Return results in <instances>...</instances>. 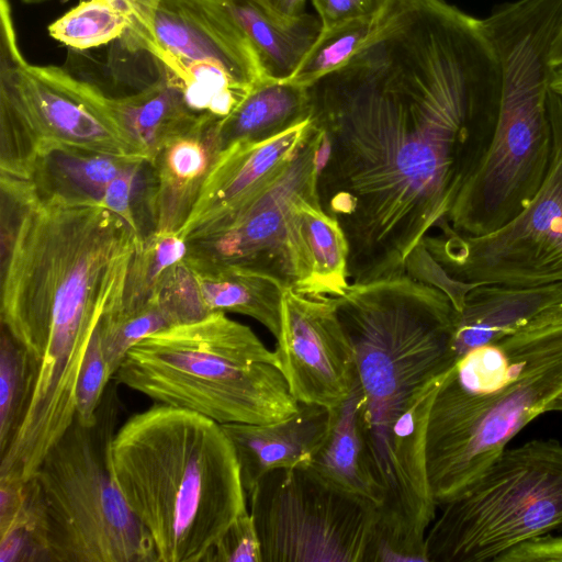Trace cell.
Listing matches in <instances>:
<instances>
[{"label":"cell","instance_id":"1","mask_svg":"<svg viewBox=\"0 0 562 562\" xmlns=\"http://www.w3.org/2000/svg\"><path fill=\"white\" fill-rule=\"evenodd\" d=\"M368 40L307 86L322 209L351 283L402 274L443 222L494 126L502 75L481 24L445 0H376Z\"/></svg>","mask_w":562,"mask_h":562},{"label":"cell","instance_id":"2","mask_svg":"<svg viewBox=\"0 0 562 562\" xmlns=\"http://www.w3.org/2000/svg\"><path fill=\"white\" fill-rule=\"evenodd\" d=\"M1 327L36 367L11 448L38 462L76 416V385L101 319L120 308L144 237L97 200L1 191Z\"/></svg>","mask_w":562,"mask_h":562},{"label":"cell","instance_id":"3","mask_svg":"<svg viewBox=\"0 0 562 562\" xmlns=\"http://www.w3.org/2000/svg\"><path fill=\"white\" fill-rule=\"evenodd\" d=\"M362 389L361 425L383 490L374 544L391 562H427L436 517L426 469L435 395L454 366L456 308L441 289L407 272L350 283L335 296Z\"/></svg>","mask_w":562,"mask_h":562},{"label":"cell","instance_id":"4","mask_svg":"<svg viewBox=\"0 0 562 562\" xmlns=\"http://www.w3.org/2000/svg\"><path fill=\"white\" fill-rule=\"evenodd\" d=\"M105 459L158 562H204L248 510L231 440L221 424L198 413L156 403L111 435Z\"/></svg>","mask_w":562,"mask_h":562},{"label":"cell","instance_id":"5","mask_svg":"<svg viewBox=\"0 0 562 562\" xmlns=\"http://www.w3.org/2000/svg\"><path fill=\"white\" fill-rule=\"evenodd\" d=\"M562 393V301L465 353L428 418L426 469L438 506L459 494Z\"/></svg>","mask_w":562,"mask_h":562},{"label":"cell","instance_id":"6","mask_svg":"<svg viewBox=\"0 0 562 562\" xmlns=\"http://www.w3.org/2000/svg\"><path fill=\"white\" fill-rule=\"evenodd\" d=\"M499 61L497 116L448 215L462 235L488 234L516 216L547 177L553 151L550 52L562 0H516L481 20Z\"/></svg>","mask_w":562,"mask_h":562},{"label":"cell","instance_id":"7","mask_svg":"<svg viewBox=\"0 0 562 562\" xmlns=\"http://www.w3.org/2000/svg\"><path fill=\"white\" fill-rule=\"evenodd\" d=\"M113 379L157 404L218 424H267L299 409L276 351L224 312L156 331L134 345Z\"/></svg>","mask_w":562,"mask_h":562},{"label":"cell","instance_id":"8","mask_svg":"<svg viewBox=\"0 0 562 562\" xmlns=\"http://www.w3.org/2000/svg\"><path fill=\"white\" fill-rule=\"evenodd\" d=\"M0 178L27 181L55 153L149 164L144 146L114 114L110 97L20 50L9 0H0Z\"/></svg>","mask_w":562,"mask_h":562},{"label":"cell","instance_id":"9","mask_svg":"<svg viewBox=\"0 0 562 562\" xmlns=\"http://www.w3.org/2000/svg\"><path fill=\"white\" fill-rule=\"evenodd\" d=\"M75 417L27 481L45 562H158L115 485L101 436Z\"/></svg>","mask_w":562,"mask_h":562},{"label":"cell","instance_id":"10","mask_svg":"<svg viewBox=\"0 0 562 562\" xmlns=\"http://www.w3.org/2000/svg\"><path fill=\"white\" fill-rule=\"evenodd\" d=\"M440 507L426 533L427 562H494L528 539L562 531V442L505 448Z\"/></svg>","mask_w":562,"mask_h":562},{"label":"cell","instance_id":"11","mask_svg":"<svg viewBox=\"0 0 562 562\" xmlns=\"http://www.w3.org/2000/svg\"><path fill=\"white\" fill-rule=\"evenodd\" d=\"M312 121V120H311ZM323 134L312 122L294 155L233 207L188 256L243 267L311 294L313 262L300 215L318 199Z\"/></svg>","mask_w":562,"mask_h":562},{"label":"cell","instance_id":"12","mask_svg":"<svg viewBox=\"0 0 562 562\" xmlns=\"http://www.w3.org/2000/svg\"><path fill=\"white\" fill-rule=\"evenodd\" d=\"M136 50L154 57L194 112L218 121L267 77L227 0H161Z\"/></svg>","mask_w":562,"mask_h":562},{"label":"cell","instance_id":"13","mask_svg":"<svg viewBox=\"0 0 562 562\" xmlns=\"http://www.w3.org/2000/svg\"><path fill=\"white\" fill-rule=\"evenodd\" d=\"M262 562H366L378 506L310 467L273 470L248 494Z\"/></svg>","mask_w":562,"mask_h":562},{"label":"cell","instance_id":"14","mask_svg":"<svg viewBox=\"0 0 562 562\" xmlns=\"http://www.w3.org/2000/svg\"><path fill=\"white\" fill-rule=\"evenodd\" d=\"M553 151L541 187L499 228L470 236L443 222L424 245L446 273L460 282L541 285L562 282V98L549 91Z\"/></svg>","mask_w":562,"mask_h":562},{"label":"cell","instance_id":"15","mask_svg":"<svg viewBox=\"0 0 562 562\" xmlns=\"http://www.w3.org/2000/svg\"><path fill=\"white\" fill-rule=\"evenodd\" d=\"M277 342L281 371L299 403L333 408L347 398L358 371L335 296L286 288Z\"/></svg>","mask_w":562,"mask_h":562},{"label":"cell","instance_id":"16","mask_svg":"<svg viewBox=\"0 0 562 562\" xmlns=\"http://www.w3.org/2000/svg\"><path fill=\"white\" fill-rule=\"evenodd\" d=\"M311 117L273 137L236 140L217 154L193 207L178 234L191 243L206 236L244 198L297 150Z\"/></svg>","mask_w":562,"mask_h":562},{"label":"cell","instance_id":"17","mask_svg":"<svg viewBox=\"0 0 562 562\" xmlns=\"http://www.w3.org/2000/svg\"><path fill=\"white\" fill-rule=\"evenodd\" d=\"M329 419V408L299 403L295 414L279 422L221 424L235 450L246 493L273 470L310 467Z\"/></svg>","mask_w":562,"mask_h":562},{"label":"cell","instance_id":"18","mask_svg":"<svg viewBox=\"0 0 562 562\" xmlns=\"http://www.w3.org/2000/svg\"><path fill=\"white\" fill-rule=\"evenodd\" d=\"M562 301V282L541 285L477 283L456 311L449 340L454 362L469 351L519 329Z\"/></svg>","mask_w":562,"mask_h":562},{"label":"cell","instance_id":"19","mask_svg":"<svg viewBox=\"0 0 562 562\" xmlns=\"http://www.w3.org/2000/svg\"><path fill=\"white\" fill-rule=\"evenodd\" d=\"M215 119L169 142L150 165L148 204L158 232H178L189 216L222 144Z\"/></svg>","mask_w":562,"mask_h":562},{"label":"cell","instance_id":"20","mask_svg":"<svg viewBox=\"0 0 562 562\" xmlns=\"http://www.w3.org/2000/svg\"><path fill=\"white\" fill-rule=\"evenodd\" d=\"M200 304L206 314L237 313L263 325L276 339L281 331L285 288L270 277L235 265L186 256Z\"/></svg>","mask_w":562,"mask_h":562},{"label":"cell","instance_id":"21","mask_svg":"<svg viewBox=\"0 0 562 562\" xmlns=\"http://www.w3.org/2000/svg\"><path fill=\"white\" fill-rule=\"evenodd\" d=\"M362 389L359 378L339 405L329 408L326 437L310 468L337 487L373 502L383 501L361 425Z\"/></svg>","mask_w":562,"mask_h":562},{"label":"cell","instance_id":"22","mask_svg":"<svg viewBox=\"0 0 562 562\" xmlns=\"http://www.w3.org/2000/svg\"><path fill=\"white\" fill-rule=\"evenodd\" d=\"M269 78L290 79L322 30L318 16H279L258 0H227Z\"/></svg>","mask_w":562,"mask_h":562},{"label":"cell","instance_id":"23","mask_svg":"<svg viewBox=\"0 0 562 562\" xmlns=\"http://www.w3.org/2000/svg\"><path fill=\"white\" fill-rule=\"evenodd\" d=\"M110 104L120 122L147 150L148 165L169 142L212 117L194 112L164 75L135 93L110 97Z\"/></svg>","mask_w":562,"mask_h":562},{"label":"cell","instance_id":"24","mask_svg":"<svg viewBox=\"0 0 562 562\" xmlns=\"http://www.w3.org/2000/svg\"><path fill=\"white\" fill-rule=\"evenodd\" d=\"M307 86L262 78L225 119L217 122L222 148L236 140H263L308 120Z\"/></svg>","mask_w":562,"mask_h":562},{"label":"cell","instance_id":"25","mask_svg":"<svg viewBox=\"0 0 562 562\" xmlns=\"http://www.w3.org/2000/svg\"><path fill=\"white\" fill-rule=\"evenodd\" d=\"M130 164L137 162L86 153H55L40 161L27 182L38 194L99 201L109 183Z\"/></svg>","mask_w":562,"mask_h":562},{"label":"cell","instance_id":"26","mask_svg":"<svg viewBox=\"0 0 562 562\" xmlns=\"http://www.w3.org/2000/svg\"><path fill=\"white\" fill-rule=\"evenodd\" d=\"M300 215L313 262L311 295H342L350 283L349 245L341 226L318 199L303 201Z\"/></svg>","mask_w":562,"mask_h":562},{"label":"cell","instance_id":"27","mask_svg":"<svg viewBox=\"0 0 562 562\" xmlns=\"http://www.w3.org/2000/svg\"><path fill=\"white\" fill-rule=\"evenodd\" d=\"M188 250V243L177 232L153 231L144 237L131 263L123 302L115 312H133L148 304Z\"/></svg>","mask_w":562,"mask_h":562},{"label":"cell","instance_id":"28","mask_svg":"<svg viewBox=\"0 0 562 562\" xmlns=\"http://www.w3.org/2000/svg\"><path fill=\"white\" fill-rule=\"evenodd\" d=\"M132 22L115 0H81L49 24V35L75 49L99 47L123 38Z\"/></svg>","mask_w":562,"mask_h":562},{"label":"cell","instance_id":"29","mask_svg":"<svg viewBox=\"0 0 562 562\" xmlns=\"http://www.w3.org/2000/svg\"><path fill=\"white\" fill-rule=\"evenodd\" d=\"M36 367L27 352L1 327L0 453L18 432L34 390Z\"/></svg>","mask_w":562,"mask_h":562},{"label":"cell","instance_id":"30","mask_svg":"<svg viewBox=\"0 0 562 562\" xmlns=\"http://www.w3.org/2000/svg\"><path fill=\"white\" fill-rule=\"evenodd\" d=\"M378 11L328 29H322L311 49L290 78L310 86L345 63L371 35Z\"/></svg>","mask_w":562,"mask_h":562},{"label":"cell","instance_id":"31","mask_svg":"<svg viewBox=\"0 0 562 562\" xmlns=\"http://www.w3.org/2000/svg\"><path fill=\"white\" fill-rule=\"evenodd\" d=\"M169 326L170 323L155 297L136 311L114 312L104 316L98 325V331L112 379L134 345Z\"/></svg>","mask_w":562,"mask_h":562},{"label":"cell","instance_id":"32","mask_svg":"<svg viewBox=\"0 0 562 562\" xmlns=\"http://www.w3.org/2000/svg\"><path fill=\"white\" fill-rule=\"evenodd\" d=\"M112 379L98 327L83 357L76 385V418L87 427L99 422V409L108 382Z\"/></svg>","mask_w":562,"mask_h":562},{"label":"cell","instance_id":"33","mask_svg":"<svg viewBox=\"0 0 562 562\" xmlns=\"http://www.w3.org/2000/svg\"><path fill=\"white\" fill-rule=\"evenodd\" d=\"M204 562H262L260 540L248 510L229 525Z\"/></svg>","mask_w":562,"mask_h":562},{"label":"cell","instance_id":"34","mask_svg":"<svg viewBox=\"0 0 562 562\" xmlns=\"http://www.w3.org/2000/svg\"><path fill=\"white\" fill-rule=\"evenodd\" d=\"M140 166L142 164H130L109 183L98 201L102 206L122 217L138 235L142 234L132 210V192Z\"/></svg>","mask_w":562,"mask_h":562},{"label":"cell","instance_id":"35","mask_svg":"<svg viewBox=\"0 0 562 562\" xmlns=\"http://www.w3.org/2000/svg\"><path fill=\"white\" fill-rule=\"evenodd\" d=\"M494 562H562V536L533 537L510 548Z\"/></svg>","mask_w":562,"mask_h":562},{"label":"cell","instance_id":"36","mask_svg":"<svg viewBox=\"0 0 562 562\" xmlns=\"http://www.w3.org/2000/svg\"><path fill=\"white\" fill-rule=\"evenodd\" d=\"M322 29L369 15L376 10V0H312Z\"/></svg>","mask_w":562,"mask_h":562},{"label":"cell","instance_id":"37","mask_svg":"<svg viewBox=\"0 0 562 562\" xmlns=\"http://www.w3.org/2000/svg\"><path fill=\"white\" fill-rule=\"evenodd\" d=\"M128 14L131 26L124 35L125 46L136 50L137 45L149 36L155 13L161 0H115Z\"/></svg>","mask_w":562,"mask_h":562},{"label":"cell","instance_id":"38","mask_svg":"<svg viewBox=\"0 0 562 562\" xmlns=\"http://www.w3.org/2000/svg\"><path fill=\"white\" fill-rule=\"evenodd\" d=\"M265 8L272 13L285 18L294 19L305 13L306 0H258Z\"/></svg>","mask_w":562,"mask_h":562},{"label":"cell","instance_id":"39","mask_svg":"<svg viewBox=\"0 0 562 562\" xmlns=\"http://www.w3.org/2000/svg\"><path fill=\"white\" fill-rule=\"evenodd\" d=\"M550 65L553 70L562 68V25L551 46Z\"/></svg>","mask_w":562,"mask_h":562},{"label":"cell","instance_id":"40","mask_svg":"<svg viewBox=\"0 0 562 562\" xmlns=\"http://www.w3.org/2000/svg\"><path fill=\"white\" fill-rule=\"evenodd\" d=\"M550 88L562 98V68L553 71Z\"/></svg>","mask_w":562,"mask_h":562},{"label":"cell","instance_id":"41","mask_svg":"<svg viewBox=\"0 0 562 562\" xmlns=\"http://www.w3.org/2000/svg\"><path fill=\"white\" fill-rule=\"evenodd\" d=\"M24 3L34 4V3H42L48 0H21Z\"/></svg>","mask_w":562,"mask_h":562}]
</instances>
